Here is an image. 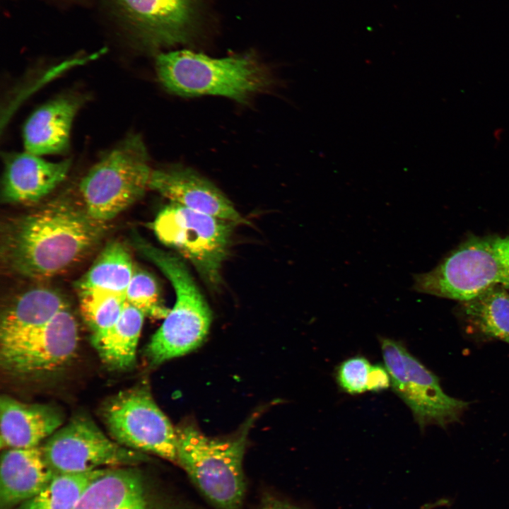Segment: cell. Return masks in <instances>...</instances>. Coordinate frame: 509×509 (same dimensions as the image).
Returning <instances> with one entry per match:
<instances>
[{"label": "cell", "mask_w": 509, "mask_h": 509, "mask_svg": "<svg viewBox=\"0 0 509 509\" xmlns=\"http://www.w3.org/2000/svg\"><path fill=\"white\" fill-rule=\"evenodd\" d=\"M106 223L83 205L54 199L13 219L1 235V260L12 274L33 280L52 278L83 259L103 238Z\"/></svg>", "instance_id": "6da1fadb"}, {"label": "cell", "mask_w": 509, "mask_h": 509, "mask_svg": "<svg viewBox=\"0 0 509 509\" xmlns=\"http://www.w3.org/2000/svg\"><path fill=\"white\" fill-rule=\"evenodd\" d=\"M156 68L167 90L185 97L218 95L245 103L274 81L269 69L249 54L212 58L178 50L158 55Z\"/></svg>", "instance_id": "7a4b0ae2"}, {"label": "cell", "mask_w": 509, "mask_h": 509, "mask_svg": "<svg viewBox=\"0 0 509 509\" xmlns=\"http://www.w3.org/2000/svg\"><path fill=\"white\" fill-rule=\"evenodd\" d=\"M133 243L163 273L175 293L173 307L146 350L151 363L159 365L187 353L203 342L211 323V311L180 256L159 249L139 236H134Z\"/></svg>", "instance_id": "3957f363"}, {"label": "cell", "mask_w": 509, "mask_h": 509, "mask_svg": "<svg viewBox=\"0 0 509 509\" xmlns=\"http://www.w3.org/2000/svg\"><path fill=\"white\" fill-rule=\"evenodd\" d=\"M250 421L227 438L206 436L192 424L176 427L177 464L216 509H241L246 483L242 461Z\"/></svg>", "instance_id": "277c9868"}, {"label": "cell", "mask_w": 509, "mask_h": 509, "mask_svg": "<svg viewBox=\"0 0 509 509\" xmlns=\"http://www.w3.org/2000/svg\"><path fill=\"white\" fill-rule=\"evenodd\" d=\"M411 290L463 302L490 287H509V235L473 237L429 271L413 274Z\"/></svg>", "instance_id": "5b68a950"}, {"label": "cell", "mask_w": 509, "mask_h": 509, "mask_svg": "<svg viewBox=\"0 0 509 509\" xmlns=\"http://www.w3.org/2000/svg\"><path fill=\"white\" fill-rule=\"evenodd\" d=\"M149 164L146 145L136 134L104 154L78 186L88 213L106 223L141 199L149 189Z\"/></svg>", "instance_id": "8992f818"}, {"label": "cell", "mask_w": 509, "mask_h": 509, "mask_svg": "<svg viewBox=\"0 0 509 509\" xmlns=\"http://www.w3.org/2000/svg\"><path fill=\"white\" fill-rule=\"evenodd\" d=\"M237 225L173 203L165 206L151 224L158 240L190 262L213 289L222 283V267Z\"/></svg>", "instance_id": "52a82bcc"}, {"label": "cell", "mask_w": 509, "mask_h": 509, "mask_svg": "<svg viewBox=\"0 0 509 509\" xmlns=\"http://www.w3.org/2000/svg\"><path fill=\"white\" fill-rule=\"evenodd\" d=\"M380 343L391 385L421 429L428 425L445 428L459 421L468 402L447 394L438 378L401 341L380 337Z\"/></svg>", "instance_id": "ba28073f"}, {"label": "cell", "mask_w": 509, "mask_h": 509, "mask_svg": "<svg viewBox=\"0 0 509 509\" xmlns=\"http://www.w3.org/2000/svg\"><path fill=\"white\" fill-rule=\"evenodd\" d=\"M103 421L114 440L128 448L177 464V435L148 390L120 392L102 407Z\"/></svg>", "instance_id": "9c48e42d"}, {"label": "cell", "mask_w": 509, "mask_h": 509, "mask_svg": "<svg viewBox=\"0 0 509 509\" xmlns=\"http://www.w3.org/2000/svg\"><path fill=\"white\" fill-rule=\"evenodd\" d=\"M41 447L55 474L131 465L148 460L141 452L109 438L85 416H76L59 428Z\"/></svg>", "instance_id": "30bf717a"}, {"label": "cell", "mask_w": 509, "mask_h": 509, "mask_svg": "<svg viewBox=\"0 0 509 509\" xmlns=\"http://www.w3.org/2000/svg\"><path fill=\"white\" fill-rule=\"evenodd\" d=\"M78 344L77 322L68 305L45 325L0 341L1 367L14 377L45 376L67 365Z\"/></svg>", "instance_id": "8fae6325"}, {"label": "cell", "mask_w": 509, "mask_h": 509, "mask_svg": "<svg viewBox=\"0 0 509 509\" xmlns=\"http://www.w3.org/2000/svg\"><path fill=\"white\" fill-rule=\"evenodd\" d=\"M141 47L154 50L188 42L199 0H114Z\"/></svg>", "instance_id": "7c38bea8"}, {"label": "cell", "mask_w": 509, "mask_h": 509, "mask_svg": "<svg viewBox=\"0 0 509 509\" xmlns=\"http://www.w3.org/2000/svg\"><path fill=\"white\" fill-rule=\"evenodd\" d=\"M148 187L170 203L238 225L249 224L217 187L191 168L174 165L152 170Z\"/></svg>", "instance_id": "4fadbf2b"}, {"label": "cell", "mask_w": 509, "mask_h": 509, "mask_svg": "<svg viewBox=\"0 0 509 509\" xmlns=\"http://www.w3.org/2000/svg\"><path fill=\"white\" fill-rule=\"evenodd\" d=\"M71 165L69 159L49 161L25 151L5 155L2 202L27 204L42 199L66 179Z\"/></svg>", "instance_id": "5bb4252c"}, {"label": "cell", "mask_w": 509, "mask_h": 509, "mask_svg": "<svg viewBox=\"0 0 509 509\" xmlns=\"http://www.w3.org/2000/svg\"><path fill=\"white\" fill-rule=\"evenodd\" d=\"M83 102L80 95H65L35 110L23 127L25 151L41 156L66 151L74 119Z\"/></svg>", "instance_id": "9a60e30c"}, {"label": "cell", "mask_w": 509, "mask_h": 509, "mask_svg": "<svg viewBox=\"0 0 509 509\" xmlns=\"http://www.w3.org/2000/svg\"><path fill=\"white\" fill-rule=\"evenodd\" d=\"M1 447L30 448L49 438L63 422L56 409L26 404L6 395L0 399Z\"/></svg>", "instance_id": "2e32d148"}, {"label": "cell", "mask_w": 509, "mask_h": 509, "mask_svg": "<svg viewBox=\"0 0 509 509\" xmlns=\"http://www.w3.org/2000/svg\"><path fill=\"white\" fill-rule=\"evenodd\" d=\"M55 475L42 447L4 449L1 455L0 503L8 508L32 498Z\"/></svg>", "instance_id": "e0dca14e"}, {"label": "cell", "mask_w": 509, "mask_h": 509, "mask_svg": "<svg viewBox=\"0 0 509 509\" xmlns=\"http://www.w3.org/2000/svg\"><path fill=\"white\" fill-rule=\"evenodd\" d=\"M74 509H152L143 477L131 467L107 468L86 489Z\"/></svg>", "instance_id": "ac0fdd59"}, {"label": "cell", "mask_w": 509, "mask_h": 509, "mask_svg": "<svg viewBox=\"0 0 509 509\" xmlns=\"http://www.w3.org/2000/svg\"><path fill=\"white\" fill-rule=\"evenodd\" d=\"M68 306L63 296L47 287H36L20 294L3 311L0 341L7 340L38 329Z\"/></svg>", "instance_id": "d6986e66"}, {"label": "cell", "mask_w": 509, "mask_h": 509, "mask_svg": "<svg viewBox=\"0 0 509 509\" xmlns=\"http://www.w3.org/2000/svg\"><path fill=\"white\" fill-rule=\"evenodd\" d=\"M135 265L127 247L112 241L99 254L90 269L75 283L78 291L94 290L124 295Z\"/></svg>", "instance_id": "ffe728a7"}, {"label": "cell", "mask_w": 509, "mask_h": 509, "mask_svg": "<svg viewBox=\"0 0 509 509\" xmlns=\"http://www.w3.org/2000/svg\"><path fill=\"white\" fill-rule=\"evenodd\" d=\"M144 317L141 311L125 302L115 324L94 346L110 368L126 370L134 365Z\"/></svg>", "instance_id": "44dd1931"}, {"label": "cell", "mask_w": 509, "mask_h": 509, "mask_svg": "<svg viewBox=\"0 0 509 509\" xmlns=\"http://www.w3.org/2000/svg\"><path fill=\"white\" fill-rule=\"evenodd\" d=\"M496 285L462 303L469 322L486 337L509 344V293Z\"/></svg>", "instance_id": "7402d4cb"}, {"label": "cell", "mask_w": 509, "mask_h": 509, "mask_svg": "<svg viewBox=\"0 0 509 509\" xmlns=\"http://www.w3.org/2000/svg\"><path fill=\"white\" fill-rule=\"evenodd\" d=\"M106 470L57 474L40 492L21 503L17 509H74L88 486Z\"/></svg>", "instance_id": "603a6c76"}, {"label": "cell", "mask_w": 509, "mask_h": 509, "mask_svg": "<svg viewBox=\"0 0 509 509\" xmlns=\"http://www.w3.org/2000/svg\"><path fill=\"white\" fill-rule=\"evenodd\" d=\"M78 293L81 313L95 346L119 318L126 302L124 295L94 290Z\"/></svg>", "instance_id": "cb8c5ba5"}, {"label": "cell", "mask_w": 509, "mask_h": 509, "mask_svg": "<svg viewBox=\"0 0 509 509\" xmlns=\"http://www.w3.org/2000/svg\"><path fill=\"white\" fill-rule=\"evenodd\" d=\"M124 298L126 302L149 317L165 319L170 310L165 304L155 277L148 271L136 266L124 293Z\"/></svg>", "instance_id": "d4e9b609"}, {"label": "cell", "mask_w": 509, "mask_h": 509, "mask_svg": "<svg viewBox=\"0 0 509 509\" xmlns=\"http://www.w3.org/2000/svg\"><path fill=\"white\" fill-rule=\"evenodd\" d=\"M369 361L363 356L349 358L339 364L336 378L339 387L346 392L356 394L367 390Z\"/></svg>", "instance_id": "484cf974"}, {"label": "cell", "mask_w": 509, "mask_h": 509, "mask_svg": "<svg viewBox=\"0 0 509 509\" xmlns=\"http://www.w3.org/2000/svg\"><path fill=\"white\" fill-rule=\"evenodd\" d=\"M390 385L391 378L385 365L381 363L371 365L368 374L367 390L380 392L388 389Z\"/></svg>", "instance_id": "4316f807"}, {"label": "cell", "mask_w": 509, "mask_h": 509, "mask_svg": "<svg viewBox=\"0 0 509 509\" xmlns=\"http://www.w3.org/2000/svg\"><path fill=\"white\" fill-rule=\"evenodd\" d=\"M257 509H300L272 495L266 494L262 497Z\"/></svg>", "instance_id": "83f0119b"}]
</instances>
